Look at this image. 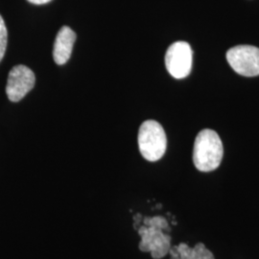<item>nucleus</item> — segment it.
<instances>
[{
    "label": "nucleus",
    "instance_id": "f257e3e1",
    "mask_svg": "<svg viewBox=\"0 0 259 259\" xmlns=\"http://www.w3.org/2000/svg\"><path fill=\"white\" fill-rule=\"evenodd\" d=\"M224 149L218 134L213 130L204 129L196 137L193 150L195 167L202 172L217 169L222 161Z\"/></svg>",
    "mask_w": 259,
    "mask_h": 259
},
{
    "label": "nucleus",
    "instance_id": "f03ea898",
    "mask_svg": "<svg viewBox=\"0 0 259 259\" xmlns=\"http://www.w3.org/2000/svg\"><path fill=\"white\" fill-rule=\"evenodd\" d=\"M140 154L149 161H157L163 157L167 147L165 132L155 120L143 122L139 131Z\"/></svg>",
    "mask_w": 259,
    "mask_h": 259
},
{
    "label": "nucleus",
    "instance_id": "7ed1b4c3",
    "mask_svg": "<svg viewBox=\"0 0 259 259\" xmlns=\"http://www.w3.org/2000/svg\"><path fill=\"white\" fill-rule=\"evenodd\" d=\"M227 60L232 69L242 76L259 75V48L252 46L232 47L227 52Z\"/></svg>",
    "mask_w": 259,
    "mask_h": 259
},
{
    "label": "nucleus",
    "instance_id": "20e7f679",
    "mask_svg": "<svg viewBox=\"0 0 259 259\" xmlns=\"http://www.w3.org/2000/svg\"><path fill=\"white\" fill-rule=\"evenodd\" d=\"M192 49L186 41H176L167 49L165 65L176 79L187 77L192 68Z\"/></svg>",
    "mask_w": 259,
    "mask_h": 259
},
{
    "label": "nucleus",
    "instance_id": "39448f33",
    "mask_svg": "<svg viewBox=\"0 0 259 259\" xmlns=\"http://www.w3.org/2000/svg\"><path fill=\"white\" fill-rule=\"evenodd\" d=\"M34 72L25 65L14 66L8 76L6 93L12 102H19L35 85Z\"/></svg>",
    "mask_w": 259,
    "mask_h": 259
},
{
    "label": "nucleus",
    "instance_id": "423d86ee",
    "mask_svg": "<svg viewBox=\"0 0 259 259\" xmlns=\"http://www.w3.org/2000/svg\"><path fill=\"white\" fill-rule=\"evenodd\" d=\"M141 241L139 243V250L144 252H151L152 257L162 258L169 252L171 248V237L163 233V231L152 228L141 227L139 230Z\"/></svg>",
    "mask_w": 259,
    "mask_h": 259
},
{
    "label": "nucleus",
    "instance_id": "0eeeda50",
    "mask_svg": "<svg viewBox=\"0 0 259 259\" xmlns=\"http://www.w3.org/2000/svg\"><path fill=\"white\" fill-rule=\"evenodd\" d=\"M75 40L76 34L72 29L68 26L61 28L56 36L53 47V58L57 65H65L67 63L72 53Z\"/></svg>",
    "mask_w": 259,
    "mask_h": 259
},
{
    "label": "nucleus",
    "instance_id": "6e6552de",
    "mask_svg": "<svg viewBox=\"0 0 259 259\" xmlns=\"http://www.w3.org/2000/svg\"><path fill=\"white\" fill-rule=\"evenodd\" d=\"M143 223L146 227L156 228V229H159L161 231H164L168 229V223H167L166 219L163 217H160V216H156L153 218L146 217V218H144Z\"/></svg>",
    "mask_w": 259,
    "mask_h": 259
},
{
    "label": "nucleus",
    "instance_id": "1a4fd4ad",
    "mask_svg": "<svg viewBox=\"0 0 259 259\" xmlns=\"http://www.w3.org/2000/svg\"><path fill=\"white\" fill-rule=\"evenodd\" d=\"M7 38H8V33H7V28L5 25L4 19L0 16V62L2 61L6 47H7Z\"/></svg>",
    "mask_w": 259,
    "mask_h": 259
},
{
    "label": "nucleus",
    "instance_id": "9d476101",
    "mask_svg": "<svg viewBox=\"0 0 259 259\" xmlns=\"http://www.w3.org/2000/svg\"><path fill=\"white\" fill-rule=\"evenodd\" d=\"M192 259H214L212 252L205 248L203 243H198L193 248Z\"/></svg>",
    "mask_w": 259,
    "mask_h": 259
},
{
    "label": "nucleus",
    "instance_id": "9b49d317",
    "mask_svg": "<svg viewBox=\"0 0 259 259\" xmlns=\"http://www.w3.org/2000/svg\"><path fill=\"white\" fill-rule=\"evenodd\" d=\"M178 247L181 259H192L193 257V248H190L185 243H181Z\"/></svg>",
    "mask_w": 259,
    "mask_h": 259
},
{
    "label": "nucleus",
    "instance_id": "f8f14e48",
    "mask_svg": "<svg viewBox=\"0 0 259 259\" xmlns=\"http://www.w3.org/2000/svg\"><path fill=\"white\" fill-rule=\"evenodd\" d=\"M169 253H170V255H171V259H181L177 246L171 247L170 250H169Z\"/></svg>",
    "mask_w": 259,
    "mask_h": 259
},
{
    "label": "nucleus",
    "instance_id": "ddd939ff",
    "mask_svg": "<svg viewBox=\"0 0 259 259\" xmlns=\"http://www.w3.org/2000/svg\"><path fill=\"white\" fill-rule=\"evenodd\" d=\"M30 3H33V4H36V5H41V4H46L50 2L51 0H27Z\"/></svg>",
    "mask_w": 259,
    "mask_h": 259
}]
</instances>
